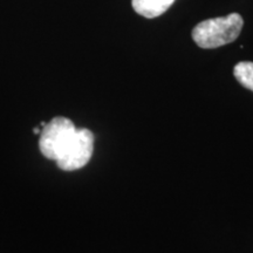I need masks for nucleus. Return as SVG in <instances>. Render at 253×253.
Returning <instances> with one entry per match:
<instances>
[{
	"instance_id": "obj_2",
	"label": "nucleus",
	"mask_w": 253,
	"mask_h": 253,
	"mask_svg": "<svg viewBox=\"0 0 253 253\" xmlns=\"http://www.w3.org/2000/svg\"><path fill=\"white\" fill-rule=\"evenodd\" d=\"M75 130L77 128L74 123L62 116H58L46 123L40 132L39 148L41 154L48 160H58L67 148Z\"/></svg>"
},
{
	"instance_id": "obj_1",
	"label": "nucleus",
	"mask_w": 253,
	"mask_h": 253,
	"mask_svg": "<svg viewBox=\"0 0 253 253\" xmlns=\"http://www.w3.org/2000/svg\"><path fill=\"white\" fill-rule=\"evenodd\" d=\"M243 25L244 21L238 13L208 19L194 28L192 39L201 48H217L233 42L239 37Z\"/></svg>"
},
{
	"instance_id": "obj_6",
	"label": "nucleus",
	"mask_w": 253,
	"mask_h": 253,
	"mask_svg": "<svg viewBox=\"0 0 253 253\" xmlns=\"http://www.w3.org/2000/svg\"><path fill=\"white\" fill-rule=\"evenodd\" d=\"M33 131H34V134H36V135H38V134H40V132H41V130H40V128H34V129H33Z\"/></svg>"
},
{
	"instance_id": "obj_5",
	"label": "nucleus",
	"mask_w": 253,
	"mask_h": 253,
	"mask_svg": "<svg viewBox=\"0 0 253 253\" xmlns=\"http://www.w3.org/2000/svg\"><path fill=\"white\" fill-rule=\"evenodd\" d=\"M233 74L243 87L253 91V62L243 61L237 63L233 69Z\"/></svg>"
},
{
	"instance_id": "obj_4",
	"label": "nucleus",
	"mask_w": 253,
	"mask_h": 253,
	"mask_svg": "<svg viewBox=\"0 0 253 253\" xmlns=\"http://www.w3.org/2000/svg\"><path fill=\"white\" fill-rule=\"evenodd\" d=\"M175 0H131L136 13L144 18H157L171 7Z\"/></svg>"
},
{
	"instance_id": "obj_3",
	"label": "nucleus",
	"mask_w": 253,
	"mask_h": 253,
	"mask_svg": "<svg viewBox=\"0 0 253 253\" xmlns=\"http://www.w3.org/2000/svg\"><path fill=\"white\" fill-rule=\"evenodd\" d=\"M94 150V134L88 129H77L61 156L55 161L65 171L81 169L89 162Z\"/></svg>"
}]
</instances>
